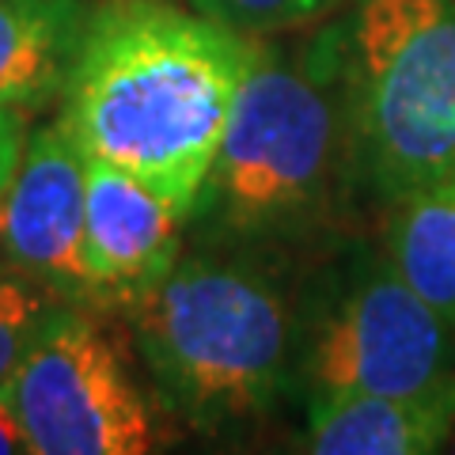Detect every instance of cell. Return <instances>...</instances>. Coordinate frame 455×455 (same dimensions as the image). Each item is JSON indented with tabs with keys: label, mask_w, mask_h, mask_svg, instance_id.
Masks as SVG:
<instances>
[{
	"label": "cell",
	"mask_w": 455,
	"mask_h": 455,
	"mask_svg": "<svg viewBox=\"0 0 455 455\" xmlns=\"http://www.w3.org/2000/svg\"><path fill=\"white\" fill-rule=\"evenodd\" d=\"M387 262L455 326V175L391 202Z\"/></svg>",
	"instance_id": "cell-11"
},
{
	"label": "cell",
	"mask_w": 455,
	"mask_h": 455,
	"mask_svg": "<svg viewBox=\"0 0 455 455\" xmlns=\"http://www.w3.org/2000/svg\"><path fill=\"white\" fill-rule=\"evenodd\" d=\"M341 76L361 167L387 202L455 175V0H361Z\"/></svg>",
	"instance_id": "cell-3"
},
{
	"label": "cell",
	"mask_w": 455,
	"mask_h": 455,
	"mask_svg": "<svg viewBox=\"0 0 455 455\" xmlns=\"http://www.w3.org/2000/svg\"><path fill=\"white\" fill-rule=\"evenodd\" d=\"M251 57L254 42L205 12L103 0L88 8L61 122L84 156L194 212Z\"/></svg>",
	"instance_id": "cell-1"
},
{
	"label": "cell",
	"mask_w": 455,
	"mask_h": 455,
	"mask_svg": "<svg viewBox=\"0 0 455 455\" xmlns=\"http://www.w3.org/2000/svg\"><path fill=\"white\" fill-rule=\"evenodd\" d=\"M130 315L156 391L202 433L262 418L292 379V315L254 266L179 259Z\"/></svg>",
	"instance_id": "cell-2"
},
{
	"label": "cell",
	"mask_w": 455,
	"mask_h": 455,
	"mask_svg": "<svg viewBox=\"0 0 455 455\" xmlns=\"http://www.w3.org/2000/svg\"><path fill=\"white\" fill-rule=\"evenodd\" d=\"M311 395H414L455 376V326L391 262L364 266L307 349Z\"/></svg>",
	"instance_id": "cell-6"
},
{
	"label": "cell",
	"mask_w": 455,
	"mask_h": 455,
	"mask_svg": "<svg viewBox=\"0 0 455 455\" xmlns=\"http://www.w3.org/2000/svg\"><path fill=\"white\" fill-rule=\"evenodd\" d=\"M12 451H27V440L16 421V410L8 403L4 383H0V455H12Z\"/></svg>",
	"instance_id": "cell-15"
},
{
	"label": "cell",
	"mask_w": 455,
	"mask_h": 455,
	"mask_svg": "<svg viewBox=\"0 0 455 455\" xmlns=\"http://www.w3.org/2000/svg\"><path fill=\"white\" fill-rule=\"evenodd\" d=\"M334 73H341V50L315 68L254 42L194 212L243 239L300 232L331 194L341 140Z\"/></svg>",
	"instance_id": "cell-4"
},
{
	"label": "cell",
	"mask_w": 455,
	"mask_h": 455,
	"mask_svg": "<svg viewBox=\"0 0 455 455\" xmlns=\"http://www.w3.org/2000/svg\"><path fill=\"white\" fill-rule=\"evenodd\" d=\"M341 0H197V12L235 27L239 35L292 31L334 12Z\"/></svg>",
	"instance_id": "cell-13"
},
{
	"label": "cell",
	"mask_w": 455,
	"mask_h": 455,
	"mask_svg": "<svg viewBox=\"0 0 455 455\" xmlns=\"http://www.w3.org/2000/svg\"><path fill=\"white\" fill-rule=\"evenodd\" d=\"M23 145H27V118H23V110L0 107V202H4V190H8L12 175H16Z\"/></svg>",
	"instance_id": "cell-14"
},
{
	"label": "cell",
	"mask_w": 455,
	"mask_h": 455,
	"mask_svg": "<svg viewBox=\"0 0 455 455\" xmlns=\"http://www.w3.org/2000/svg\"><path fill=\"white\" fill-rule=\"evenodd\" d=\"M451 448H455V433H451Z\"/></svg>",
	"instance_id": "cell-16"
},
{
	"label": "cell",
	"mask_w": 455,
	"mask_h": 455,
	"mask_svg": "<svg viewBox=\"0 0 455 455\" xmlns=\"http://www.w3.org/2000/svg\"><path fill=\"white\" fill-rule=\"evenodd\" d=\"M84 23V0H0V107L38 110L65 95Z\"/></svg>",
	"instance_id": "cell-10"
},
{
	"label": "cell",
	"mask_w": 455,
	"mask_h": 455,
	"mask_svg": "<svg viewBox=\"0 0 455 455\" xmlns=\"http://www.w3.org/2000/svg\"><path fill=\"white\" fill-rule=\"evenodd\" d=\"M455 376L414 395H311L307 451L429 455L451 444Z\"/></svg>",
	"instance_id": "cell-9"
},
{
	"label": "cell",
	"mask_w": 455,
	"mask_h": 455,
	"mask_svg": "<svg viewBox=\"0 0 455 455\" xmlns=\"http://www.w3.org/2000/svg\"><path fill=\"white\" fill-rule=\"evenodd\" d=\"M61 307H65V300H57L42 284L23 277L20 269L0 266V383L12 376V368L35 346L42 326Z\"/></svg>",
	"instance_id": "cell-12"
},
{
	"label": "cell",
	"mask_w": 455,
	"mask_h": 455,
	"mask_svg": "<svg viewBox=\"0 0 455 455\" xmlns=\"http://www.w3.org/2000/svg\"><path fill=\"white\" fill-rule=\"evenodd\" d=\"M4 391L35 455H145L160 440L118 341L80 304L42 326Z\"/></svg>",
	"instance_id": "cell-5"
},
{
	"label": "cell",
	"mask_w": 455,
	"mask_h": 455,
	"mask_svg": "<svg viewBox=\"0 0 455 455\" xmlns=\"http://www.w3.org/2000/svg\"><path fill=\"white\" fill-rule=\"evenodd\" d=\"M190 209L171 202L130 171L88 156V212L84 259L95 289V307L130 311L179 262L182 224Z\"/></svg>",
	"instance_id": "cell-8"
},
{
	"label": "cell",
	"mask_w": 455,
	"mask_h": 455,
	"mask_svg": "<svg viewBox=\"0 0 455 455\" xmlns=\"http://www.w3.org/2000/svg\"><path fill=\"white\" fill-rule=\"evenodd\" d=\"M84 212L88 156L61 118L38 125L0 202V254L57 300L95 307L84 259Z\"/></svg>",
	"instance_id": "cell-7"
}]
</instances>
